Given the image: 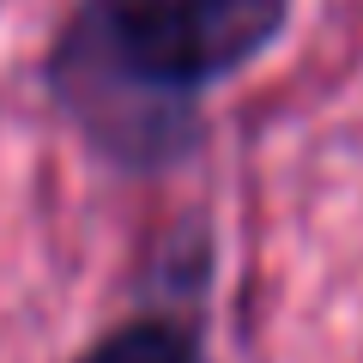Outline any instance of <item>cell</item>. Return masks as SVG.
Segmentation results:
<instances>
[{
    "label": "cell",
    "mask_w": 363,
    "mask_h": 363,
    "mask_svg": "<svg viewBox=\"0 0 363 363\" xmlns=\"http://www.w3.org/2000/svg\"><path fill=\"white\" fill-rule=\"evenodd\" d=\"M291 0H85L55 49V91L85 140L128 169L176 164L200 97L279 43Z\"/></svg>",
    "instance_id": "6da1fadb"
},
{
    "label": "cell",
    "mask_w": 363,
    "mask_h": 363,
    "mask_svg": "<svg viewBox=\"0 0 363 363\" xmlns=\"http://www.w3.org/2000/svg\"><path fill=\"white\" fill-rule=\"evenodd\" d=\"M73 363H206V339L200 321L182 309H145L128 315L121 327H109L91 351H79Z\"/></svg>",
    "instance_id": "7a4b0ae2"
}]
</instances>
